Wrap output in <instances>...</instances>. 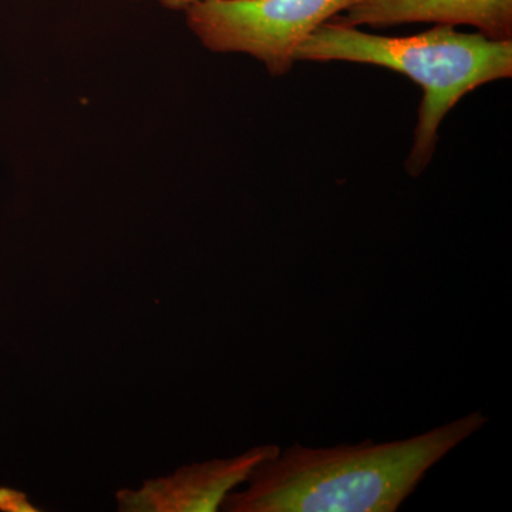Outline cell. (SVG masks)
I'll return each mask as SVG.
<instances>
[{
  "label": "cell",
  "mask_w": 512,
  "mask_h": 512,
  "mask_svg": "<svg viewBox=\"0 0 512 512\" xmlns=\"http://www.w3.org/2000/svg\"><path fill=\"white\" fill-rule=\"evenodd\" d=\"M0 510L13 512H33L36 508L29 503L25 494L10 488H0Z\"/></svg>",
  "instance_id": "cell-6"
},
{
  "label": "cell",
  "mask_w": 512,
  "mask_h": 512,
  "mask_svg": "<svg viewBox=\"0 0 512 512\" xmlns=\"http://www.w3.org/2000/svg\"><path fill=\"white\" fill-rule=\"evenodd\" d=\"M164 5L171 6V8L187 9L192 3L198 2V0H160Z\"/></svg>",
  "instance_id": "cell-7"
},
{
  "label": "cell",
  "mask_w": 512,
  "mask_h": 512,
  "mask_svg": "<svg viewBox=\"0 0 512 512\" xmlns=\"http://www.w3.org/2000/svg\"><path fill=\"white\" fill-rule=\"evenodd\" d=\"M336 19L355 28L410 23L471 26L490 39L512 40V0H360Z\"/></svg>",
  "instance_id": "cell-5"
},
{
  "label": "cell",
  "mask_w": 512,
  "mask_h": 512,
  "mask_svg": "<svg viewBox=\"0 0 512 512\" xmlns=\"http://www.w3.org/2000/svg\"><path fill=\"white\" fill-rule=\"evenodd\" d=\"M360 0H198L187 23L211 52L245 53L269 74L291 72L298 47Z\"/></svg>",
  "instance_id": "cell-3"
},
{
  "label": "cell",
  "mask_w": 512,
  "mask_h": 512,
  "mask_svg": "<svg viewBox=\"0 0 512 512\" xmlns=\"http://www.w3.org/2000/svg\"><path fill=\"white\" fill-rule=\"evenodd\" d=\"M266 444L241 456L192 464L173 476L147 481L138 491H120L117 503L127 512H215L235 488L247 483L259 464L278 453Z\"/></svg>",
  "instance_id": "cell-4"
},
{
  "label": "cell",
  "mask_w": 512,
  "mask_h": 512,
  "mask_svg": "<svg viewBox=\"0 0 512 512\" xmlns=\"http://www.w3.org/2000/svg\"><path fill=\"white\" fill-rule=\"evenodd\" d=\"M467 414L410 439L281 450L232 491L228 512H394L450 451L487 424Z\"/></svg>",
  "instance_id": "cell-1"
},
{
  "label": "cell",
  "mask_w": 512,
  "mask_h": 512,
  "mask_svg": "<svg viewBox=\"0 0 512 512\" xmlns=\"http://www.w3.org/2000/svg\"><path fill=\"white\" fill-rule=\"evenodd\" d=\"M295 62H349L386 67L423 90L407 173L419 177L436 153L448 113L484 84L512 76V40L458 32L436 25L419 35H372L338 19L316 29L295 53Z\"/></svg>",
  "instance_id": "cell-2"
}]
</instances>
